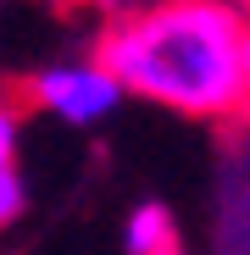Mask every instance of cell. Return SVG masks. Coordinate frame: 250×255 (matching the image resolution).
I'll return each mask as SVG.
<instances>
[{"mask_svg": "<svg viewBox=\"0 0 250 255\" xmlns=\"http://www.w3.org/2000/svg\"><path fill=\"white\" fill-rule=\"evenodd\" d=\"M250 22L223 0H150L100 33V61L145 106L178 117H228L250 100Z\"/></svg>", "mask_w": 250, "mask_h": 255, "instance_id": "obj_1", "label": "cell"}, {"mask_svg": "<svg viewBox=\"0 0 250 255\" xmlns=\"http://www.w3.org/2000/svg\"><path fill=\"white\" fill-rule=\"evenodd\" d=\"M245 78H250V45H245Z\"/></svg>", "mask_w": 250, "mask_h": 255, "instance_id": "obj_7", "label": "cell"}, {"mask_svg": "<svg viewBox=\"0 0 250 255\" xmlns=\"http://www.w3.org/2000/svg\"><path fill=\"white\" fill-rule=\"evenodd\" d=\"M22 211H28V183H22V172H17V166H0V233L17 228Z\"/></svg>", "mask_w": 250, "mask_h": 255, "instance_id": "obj_4", "label": "cell"}, {"mask_svg": "<svg viewBox=\"0 0 250 255\" xmlns=\"http://www.w3.org/2000/svg\"><path fill=\"white\" fill-rule=\"evenodd\" d=\"M83 6H95V11H106V17H128V11H139L134 0H83Z\"/></svg>", "mask_w": 250, "mask_h": 255, "instance_id": "obj_6", "label": "cell"}, {"mask_svg": "<svg viewBox=\"0 0 250 255\" xmlns=\"http://www.w3.org/2000/svg\"><path fill=\"white\" fill-rule=\"evenodd\" d=\"M17 144H22V122H17V106L0 95V166H17Z\"/></svg>", "mask_w": 250, "mask_h": 255, "instance_id": "obj_5", "label": "cell"}, {"mask_svg": "<svg viewBox=\"0 0 250 255\" xmlns=\"http://www.w3.org/2000/svg\"><path fill=\"white\" fill-rule=\"evenodd\" d=\"M28 95H33L39 111H50L67 128H83V133L111 122L122 111V100H128V89L117 83V72L100 56H89V61H45L28 78Z\"/></svg>", "mask_w": 250, "mask_h": 255, "instance_id": "obj_2", "label": "cell"}, {"mask_svg": "<svg viewBox=\"0 0 250 255\" xmlns=\"http://www.w3.org/2000/svg\"><path fill=\"white\" fill-rule=\"evenodd\" d=\"M122 255H184L178 217L161 200H139L128 217H122Z\"/></svg>", "mask_w": 250, "mask_h": 255, "instance_id": "obj_3", "label": "cell"}]
</instances>
